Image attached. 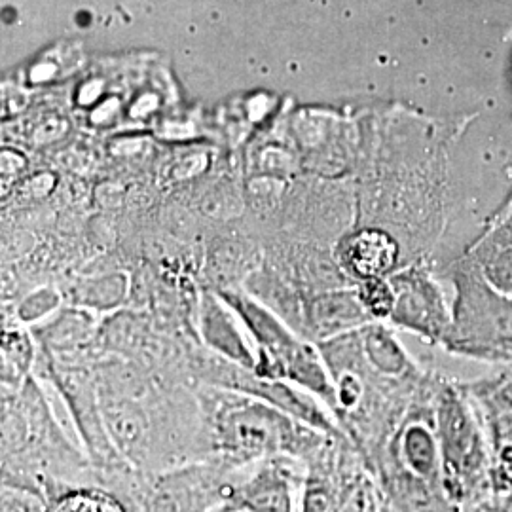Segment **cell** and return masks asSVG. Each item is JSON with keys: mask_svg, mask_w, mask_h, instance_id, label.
<instances>
[{"mask_svg": "<svg viewBox=\"0 0 512 512\" xmlns=\"http://www.w3.org/2000/svg\"><path fill=\"white\" fill-rule=\"evenodd\" d=\"M211 431L215 450L236 465L285 454L304 458L334 440L245 393L215 403Z\"/></svg>", "mask_w": 512, "mask_h": 512, "instance_id": "6da1fadb", "label": "cell"}, {"mask_svg": "<svg viewBox=\"0 0 512 512\" xmlns=\"http://www.w3.org/2000/svg\"><path fill=\"white\" fill-rule=\"evenodd\" d=\"M433 404L444 495L461 509L484 505L482 495L492 494L490 439L476 404L458 387L440 389Z\"/></svg>", "mask_w": 512, "mask_h": 512, "instance_id": "7a4b0ae2", "label": "cell"}, {"mask_svg": "<svg viewBox=\"0 0 512 512\" xmlns=\"http://www.w3.org/2000/svg\"><path fill=\"white\" fill-rule=\"evenodd\" d=\"M232 484L209 465H188L158 476L148 492V512H207L217 509Z\"/></svg>", "mask_w": 512, "mask_h": 512, "instance_id": "3957f363", "label": "cell"}, {"mask_svg": "<svg viewBox=\"0 0 512 512\" xmlns=\"http://www.w3.org/2000/svg\"><path fill=\"white\" fill-rule=\"evenodd\" d=\"M393 463L423 488L433 492L442 490V461L439 435L435 425V404L410 414L389 442Z\"/></svg>", "mask_w": 512, "mask_h": 512, "instance_id": "277c9868", "label": "cell"}, {"mask_svg": "<svg viewBox=\"0 0 512 512\" xmlns=\"http://www.w3.org/2000/svg\"><path fill=\"white\" fill-rule=\"evenodd\" d=\"M222 505L247 512H294L296 476L283 456L264 459L253 475L232 484Z\"/></svg>", "mask_w": 512, "mask_h": 512, "instance_id": "5b68a950", "label": "cell"}, {"mask_svg": "<svg viewBox=\"0 0 512 512\" xmlns=\"http://www.w3.org/2000/svg\"><path fill=\"white\" fill-rule=\"evenodd\" d=\"M465 391L482 416L488 439L512 437V370L469 385Z\"/></svg>", "mask_w": 512, "mask_h": 512, "instance_id": "8992f818", "label": "cell"}, {"mask_svg": "<svg viewBox=\"0 0 512 512\" xmlns=\"http://www.w3.org/2000/svg\"><path fill=\"white\" fill-rule=\"evenodd\" d=\"M393 317L410 329L418 330L425 336L439 338L446 329V313L439 296L423 283L406 287L397 294Z\"/></svg>", "mask_w": 512, "mask_h": 512, "instance_id": "52a82bcc", "label": "cell"}, {"mask_svg": "<svg viewBox=\"0 0 512 512\" xmlns=\"http://www.w3.org/2000/svg\"><path fill=\"white\" fill-rule=\"evenodd\" d=\"M344 260L349 270L363 281L384 277L397 260V245L382 232L366 230L346 243Z\"/></svg>", "mask_w": 512, "mask_h": 512, "instance_id": "ba28073f", "label": "cell"}, {"mask_svg": "<svg viewBox=\"0 0 512 512\" xmlns=\"http://www.w3.org/2000/svg\"><path fill=\"white\" fill-rule=\"evenodd\" d=\"M42 512H129L126 505L99 488H69L44 501Z\"/></svg>", "mask_w": 512, "mask_h": 512, "instance_id": "9c48e42d", "label": "cell"}, {"mask_svg": "<svg viewBox=\"0 0 512 512\" xmlns=\"http://www.w3.org/2000/svg\"><path fill=\"white\" fill-rule=\"evenodd\" d=\"M366 355L370 365L382 376L399 378L408 368L403 349L384 330H374L366 336Z\"/></svg>", "mask_w": 512, "mask_h": 512, "instance_id": "30bf717a", "label": "cell"}, {"mask_svg": "<svg viewBox=\"0 0 512 512\" xmlns=\"http://www.w3.org/2000/svg\"><path fill=\"white\" fill-rule=\"evenodd\" d=\"M205 338L213 348L219 349L220 353H224L232 361L247 368H256V363L251 353L245 348V344L241 342L238 332L224 315H220L219 311L207 317Z\"/></svg>", "mask_w": 512, "mask_h": 512, "instance_id": "8fae6325", "label": "cell"}, {"mask_svg": "<svg viewBox=\"0 0 512 512\" xmlns=\"http://www.w3.org/2000/svg\"><path fill=\"white\" fill-rule=\"evenodd\" d=\"M357 300L361 302L363 310L368 315H372L376 319H385V317L393 315V311H395L397 294L382 277H374V279H365L361 283Z\"/></svg>", "mask_w": 512, "mask_h": 512, "instance_id": "7c38bea8", "label": "cell"}, {"mask_svg": "<svg viewBox=\"0 0 512 512\" xmlns=\"http://www.w3.org/2000/svg\"><path fill=\"white\" fill-rule=\"evenodd\" d=\"M340 512H382V497L372 478L357 475L344 488Z\"/></svg>", "mask_w": 512, "mask_h": 512, "instance_id": "4fadbf2b", "label": "cell"}, {"mask_svg": "<svg viewBox=\"0 0 512 512\" xmlns=\"http://www.w3.org/2000/svg\"><path fill=\"white\" fill-rule=\"evenodd\" d=\"M344 492H336L325 476L310 475L304 482L302 512H340Z\"/></svg>", "mask_w": 512, "mask_h": 512, "instance_id": "5bb4252c", "label": "cell"}, {"mask_svg": "<svg viewBox=\"0 0 512 512\" xmlns=\"http://www.w3.org/2000/svg\"><path fill=\"white\" fill-rule=\"evenodd\" d=\"M2 512H40V505L35 501V495L25 494L23 488L4 484Z\"/></svg>", "mask_w": 512, "mask_h": 512, "instance_id": "9a60e30c", "label": "cell"}, {"mask_svg": "<svg viewBox=\"0 0 512 512\" xmlns=\"http://www.w3.org/2000/svg\"><path fill=\"white\" fill-rule=\"evenodd\" d=\"M54 302L55 300H52V296H50V294H40V296H35L33 300H29V302H27L25 310H21V317H25V319H35V317H38V313L50 310V308L54 306Z\"/></svg>", "mask_w": 512, "mask_h": 512, "instance_id": "2e32d148", "label": "cell"}, {"mask_svg": "<svg viewBox=\"0 0 512 512\" xmlns=\"http://www.w3.org/2000/svg\"><path fill=\"white\" fill-rule=\"evenodd\" d=\"M495 505H499L505 512H512V492L509 495H505L503 499L495 501Z\"/></svg>", "mask_w": 512, "mask_h": 512, "instance_id": "e0dca14e", "label": "cell"}, {"mask_svg": "<svg viewBox=\"0 0 512 512\" xmlns=\"http://www.w3.org/2000/svg\"><path fill=\"white\" fill-rule=\"evenodd\" d=\"M478 512H505L499 505H480V509H478Z\"/></svg>", "mask_w": 512, "mask_h": 512, "instance_id": "ac0fdd59", "label": "cell"}, {"mask_svg": "<svg viewBox=\"0 0 512 512\" xmlns=\"http://www.w3.org/2000/svg\"><path fill=\"white\" fill-rule=\"evenodd\" d=\"M217 512H247V511H241V509H236V507H228V505H220V507H217Z\"/></svg>", "mask_w": 512, "mask_h": 512, "instance_id": "d6986e66", "label": "cell"}]
</instances>
